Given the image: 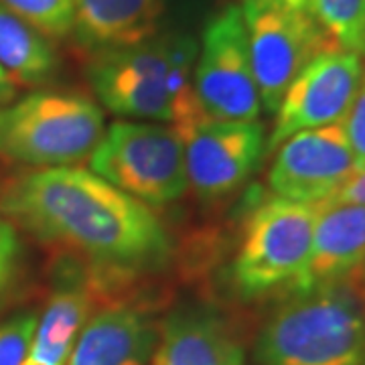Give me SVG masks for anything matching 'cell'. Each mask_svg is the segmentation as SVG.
Instances as JSON below:
<instances>
[{
	"label": "cell",
	"instance_id": "4fadbf2b",
	"mask_svg": "<svg viewBox=\"0 0 365 365\" xmlns=\"http://www.w3.org/2000/svg\"><path fill=\"white\" fill-rule=\"evenodd\" d=\"M364 260V205H319L309 260L290 292L351 282Z\"/></svg>",
	"mask_w": 365,
	"mask_h": 365
},
{
	"label": "cell",
	"instance_id": "cb8c5ba5",
	"mask_svg": "<svg viewBox=\"0 0 365 365\" xmlns=\"http://www.w3.org/2000/svg\"><path fill=\"white\" fill-rule=\"evenodd\" d=\"M16 96V83L14 79L9 76V71L0 66V106L11 104Z\"/></svg>",
	"mask_w": 365,
	"mask_h": 365
},
{
	"label": "cell",
	"instance_id": "2e32d148",
	"mask_svg": "<svg viewBox=\"0 0 365 365\" xmlns=\"http://www.w3.org/2000/svg\"><path fill=\"white\" fill-rule=\"evenodd\" d=\"M100 299L104 297L93 278H69L67 284L57 288L37 319L29 351L21 365H66L79 331L96 311Z\"/></svg>",
	"mask_w": 365,
	"mask_h": 365
},
{
	"label": "cell",
	"instance_id": "484cf974",
	"mask_svg": "<svg viewBox=\"0 0 365 365\" xmlns=\"http://www.w3.org/2000/svg\"><path fill=\"white\" fill-rule=\"evenodd\" d=\"M353 284H355V288H357V292H359V297H361V300H364V304H365V260L364 264H361V268H359L357 276L353 278Z\"/></svg>",
	"mask_w": 365,
	"mask_h": 365
},
{
	"label": "cell",
	"instance_id": "44dd1931",
	"mask_svg": "<svg viewBox=\"0 0 365 365\" xmlns=\"http://www.w3.org/2000/svg\"><path fill=\"white\" fill-rule=\"evenodd\" d=\"M23 260V244L19 232L6 217L0 215V297L13 287Z\"/></svg>",
	"mask_w": 365,
	"mask_h": 365
},
{
	"label": "cell",
	"instance_id": "277c9868",
	"mask_svg": "<svg viewBox=\"0 0 365 365\" xmlns=\"http://www.w3.org/2000/svg\"><path fill=\"white\" fill-rule=\"evenodd\" d=\"M104 134L93 100L71 91H33L0 106V157L47 169L73 167L91 157Z\"/></svg>",
	"mask_w": 365,
	"mask_h": 365
},
{
	"label": "cell",
	"instance_id": "3957f363",
	"mask_svg": "<svg viewBox=\"0 0 365 365\" xmlns=\"http://www.w3.org/2000/svg\"><path fill=\"white\" fill-rule=\"evenodd\" d=\"M254 357L258 365H364L365 304L353 280L282 294Z\"/></svg>",
	"mask_w": 365,
	"mask_h": 365
},
{
	"label": "cell",
	"instance_id": "7402d4cb",
	"mask_svg": "<svg viewBox=\"0 0 365 365\" xmlns=\"http://www.w3.org/2000/svg\"><path fill=\"white\" fill-rule=\"evenodd\" d=\"M343 128H345L347 140H349V146H351L355 167L361 169V167H365V66L359 90L355 93L351 106H349L347 114L343 118Z\"/></svg>",
	"mask_w": 365,
	"mask_h": 365
},
{
	"label": "cell",
	"instance_id": "ffe728a7",
	"mask_svg": "<svg viewBox=\"0 0 365 365\" xmlns=\"http://www.w3.org/2000/svg\"><path fill=\"white\" fill-rule=\"evenodd\" d=\"M37 319L35 313H19L0 323V365L23 364Z\"/></svg>",
	"mask_w": 365,
	"mask_h": 365
},
{
	"label": "cell",
	"instance_id": "4316f807",
	"mask_svg": "<svg viewBox=\"0 0 365 365\" xmlns=\"http://www.w3.org/2000/svg\"><path fill=\"white\" fill-rule=\"evenodd\" d=\"M364 365H365V357H364Z\"/></svg>",
	"mask_w": 365,
	"mask_h": 365
},
{
	"label": "cell",
	"instance_id": "e0dca14e",
	"mask_svg": "<svg viewBox=\"0 0 365 365\" xmlns=\"http://www.w3.org/2000/svg\"><path fill=\"white\" fill-rule=\"evenodd\" d=\"M0 66L16 86H41L55 76L59 61L47 37L0 4Z\"/></svg>",
	"mask_w": 365,
	"mask_h": 365
},
{
	"label": "cell",
	"instance_id": "5bb4252c",
	"mask_svg": "<svg viewBox=\"0 0 365 365\" xmlns=\"http://www.w3.org/2000/svg\"><path fill=\"white\" fill-rule=\"evenodd\" d=\"M165 0H73L71 35L86 53L122 51L158 37Z\"/></svg>",
	"mask_w": 365,
	"mask_h": 365
},
{
	"label": "cell",
	"instance_id": "603a6c76",
	"mask_svg": "<svg viewBox=\"0 0 365 365\" xmlns=\"http://www.w3.org/2000/svg\"><path fill=\"white\" fill-rule=\"evenodd\" d=\"M321 205H364L365 207V167L355 170L349 181Z\"/></svg>",
	"mask_w": 365,
	"mask_h": 365
},
{
	"label": "cell",
	"instance_id": "8992f818",
	"mask_svg": "<svg viewBox=\"0 0 365 365\" xmlns=\"http://www.w3.org/2000/svg\"><path fill=\"white\" fill-rule=\"evenodd\" d=\"M90 169L148 207L175 203L189 189L181 134L158 122H114L93 148Z\"/></svg>",
	"mask_w": 365,
	"mask_h": 365
},
{
	"label": "cell",
	"instance_id": "5b68a950",
	"mask_svg": "<svg viewBox=\"0 0 365 365\" xmlns=\"http://www.w3.org/2000/svg\"><path fill=\"white\" fill-rule=\"evenodd\" d=\"M319 205L268 197L250 213L232 264V282L246 300L287 294L307 266Z\"/></svg>",
	"mask_w": 365,
	"mask_h": 365
},
{
	"label": "cell",
	"instance_id": "d6986e66",
	"mask_svg": "<svg viewBox=\"0 0 365 365\" xmlns=\"http://www.w3.org/2000/svg\"><path fill=\"white\" fill-rule=\"evenodd\" d=\"M0 4L43 37L63 39L71 33L73 0H0Z\"/></svg>",
	"mask_w": 365,
	"mask_h": 365
},
{
	"label": "cell",
	"instance_id": "ac0fdd59",
	"mask_svg": "<svg viewBox=\"0 0 365 365\" xmlns=\"http://www.w3.org/2000/svg\"><path fill=\"white\" fill-rule=\"evenodd\" d=\"M309 13L335 49L365 55V0H309Z\"/></svg>",
	"mask_w": 365,
	"mask_h": 365
},
{
	"label": "cell",
	"instance_id": "52a82bcc",
	"mask_svg": "<svg viewBox=\"0 0 365 365\" xmlns=\"http://www.w3.org/2000/svg\"><path fill=\"white\" fill-rule=\"evenodd\" d=\"M250 61L262 108L276 114L290 83L319 53L335 49L309 11L244 0Z\"/></svg>",
	"mask_w": 365,
	"mask_h": 365
},
{
	"label": "cell",
	"instance_id": "9a60e30c",
	"mask_svg": "<svg viewBox=\"0 0 365 365\" xmlns=\"http://www.w3.org/2000/svg\"><path fill=\"white\" fill-rule=\"evenodd\" d=\"M150 365H246V355L217 314L182 307L160 325Z\"/></svg>",
	"mask_w": 365,
	"mask_h": 365
},
{
	"label": "cell",
	"instance_id": "8fae6325",
	"mask_svg": "<svg viewBox=\"0 0 365 365\" xmlns=\"http://www.w3.org/2000/svg\"><path fill=\"white\" fill-rule=\"evenodd\" d=\"M355 170L343 122H335L297 132L280 144L268 170V187L274 195L288 201L321 205L349 181Z\"/></svg>",
	"mask_w": 365,
	"mask_h": 365
},
{
	"label": "cell",
	"instance_id": "9c48e42d",
	"mask_svg": "<svg viewBox=\"0 0 365 365\" xmlns=\"http://www.w3.org/2000/svg\"><path fill=\"white\" fill-rule=\"evenodd\" d=\"M173 128L185 146L189 189L207 203L235 193L266 157L268 136L260 120L230 122L201 112Z\"/></svg>",
	"mask_w": 365,
	"mask_h": 365
},
{
	"label": "cell",
	"instance_id": "ba28073f",
	"mask_svg": "<svg viewBox=\"0 0 365 365\" xmlns=\"http://www.w3.org/2000/svg\"><path fill=\"white\" fill-rule=\"evenodd\" d=\"M193 90L209 118L260 120L262 102L250 61L242 6L230 4L209 19L197 51Z\"/></svg>",
	"mask_w": 365,
	"mask_h": 365
},
{
	"label": "cell",
	"instance_id": "7a4b0ae2",
	"mask_svg": "<svg viewBox=\"0 0 365 365\" xmlns=\"http://www.w3.org/2000/svg\"><path fill=\"white\" fill-rule=\"evenodd\" d=\"M197 51L189 35H163L130 49L93 55L88 79L118 116L181 126L203 112L193 90Z\"/></svg>",
	"mask_w": 365,
	"mask_h": 365
},
{
	"label": "cell",
	"instance_id": "30bf717a",
	"mask_svg": "<svg viewBox=\"0 0 365 365\" xmlns=\"http://www.w3.org/2000/svg\"><path fill=\"white\" fill-rule=\"evenodd\" d=\"M364 55L343 49L319 53L290 83L274 114L266 155L292 134L343 122L364 78Z\"/></svg>",
	"mask_w": 365,
	"mask_h": 365
},
{
	"label": "cell",
	"instance_id": "6da1fadb",
	"mask_svg": "<svg viewBox=\"0 0 365 365\" xmlns=\"http://www.w3.org/2000/svg\"><path fill=\"white\" fill-rule=\"evenodd\" d=\"M0 215L118 284L167 266L173 254L169 232L153 209L81 167L14 175L0 185Z\"/></svg>",
	"mask_w": 365,
	"mask_h": 365
},
{
	"label": "cell",
	"instance_id": "7c38bea8",
	"mask_svg": "<svg viewBox=\"0 0 365 365\" xmlns=\"http://www.w3.org/2000/svg\"><path fill=\"white\" fill-rule=\"evenodd\" d=\"M102 302L79 331L66 365H150L160 333L150 311L122 294Z\"/></svg>",
	"mask_w": 365,
	"mask_h": 365
},
{
	"label": "cell",
	"instance_id": "d4e9b609",
	"mask_svg": "<svg viewBox=\"0 0 365 365\" xmlns=\"http://www.w3.org/2000/svg\"><path fill=\"white\" fill-rule=\"evenodd\" d=\"M260 2L284 6V9H292V11H309V0H260Z\"/></svg>",
	"mask_w": 365,
	"mask_h": 365
}]
</instances>
